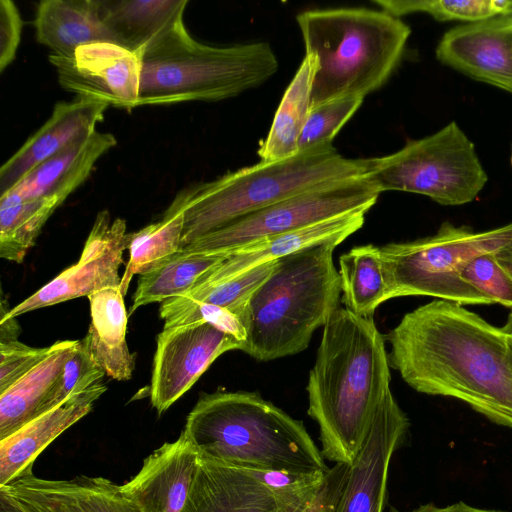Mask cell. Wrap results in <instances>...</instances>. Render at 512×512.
<instances>
[{"mask_svg": "<svg viewBox=\"0 0 512 512\" xmlns=\"http://www.w3.org/2000/svg\"><path fill=\"white\" fill-rule=\"evenodd\" d=\"M409 424L391 393L378 410L362 448L347 465L333 512H383L390 461Z\"/></svg>", "mask_w": 512, "mask_h": 512, "instance_id": "9a60e30c", "label": "cell"}, {"mask_svg": "<svg viewBox=\"0 0 512 512\" xmlns=\"http://www.w3.org/2000/svg\"><path fill=\"white\" fill-rule=\"evenodd\" d=\"M201 458L185 433L152 452L139 472L122 485L142 512H181Z\"/></svg>", "mask_w": 512, "mask_h": 512, "instance_id": "ffe728a7", "label": "cell"}, {"mask_svg": "<svg viewBox=\"0 0 512 512\" xmlns=\"http://www.w3.org/2000/svg\"><path fill=\"white\" fill-rule=\"evenodd\" d=\"M328 473L296 484L278 485L268 480L264 472L201 459L181 512H306L324 487Z\"/></svg>", "mask_w": 512, "mask_h": 512, "instance_id": "8fae6325", "label": "cell"}, {"mask_svg": "<svg viewBox=\"0 0 512 512\" xmlns=\"http://www.w3.org/2000/svg\"><path fill=\"white\" fill-rule=\"evenodd\" d=\"M63 203L56 197L22 199L12 192L0 196V257L23 262L43 226Z\"/></svg>", "mask_w": 512, "mask_h": 512, "instance_id": "4dcf8cb0", "label": "cell"}, {"mask_svg": "<svg viewBox=\"0 0 512 512\" xmlns=\"http://www.w3.org/2000/svg\"><path fill=\"white\" fill-rule=\"evenodd\" d=\"M106 389L104 382L100 381L76 392L0 440V486L31 471L39 454L61 433L91 412Z\"/></svg>", "mask_w": 512, "mask_h": 512, "instance_id": "7402d4cb", "label": "cell"}, {"mask_svg": "<svg viewBox=\"0 0 512 512\" xmlns=\"http://www.w3.org/2000/svg\"><path fill=\"white\" fill-rule=\"evenodd\" d=\"M0 492L22 512H142L122 485L103 477L50 480L31 470L0 486Z\"/></svg>", "mask_w": 512, "mask_h": 512, "instance_id": "ac0fdd59", "label": "cell"}, {"mask_svg": "<svg viewBox=\"0 0 512 512\" xmlns=\"http://www.w3.org/2000/svg\"><path fill=\"white\" fill-rule=\"evenodd\" d=\"M23 21L11 0H0V72L15 59L21 39Z\"/></svg>", "mask_w": 512, "mask_h": 512, "instance_id": "74e56055", "label": "cell"}, {"mask_svg": "<svg viewBox=\"0 0 512 512\" xmlns=\"http://www.w3.org/2000/svg\"><path fill=\"white\" fill-rule=\"evenodd\" d=\"M37 41L61 57H71L84 45L118 44L104 23L98 0H44L34 20Z\"/></svg>", "mask_w": 512, "mask_h": 512, "instance_id": "cb8c5ba5", "label": "cell"}, {"mask_svg": "<svg viewBox=\"0 0 512 512\" xmlns=\"http://www.w3.org/2000/svg\"><path fill=\"white\" fill-rule=\"evenodd\" d=\"M79 340L58 341L48 356L0 393V440L40 415L41 408Z\"/></svg>", "mask_w": 512, "mask_h": 512, "instance_id": "484cf974", "label": "cell"}, {"mask_svg": "<svg viewBox=\"0 0 512 512\" xmlns=\"http://www.w3.org/2000/svg\"><path fill=\"white\" fill-rule=\"evenodd\" d=\"M507 345H508L510 366H511V371H512V332L507 333Z\"/></svg>", "mask_w": 512, "mask_h": 512, "instance_id": "b9f144b4", "label": "cell"}, {"mask_svg": "<svg viewBox=\"0 0 512 512\" xmlns=\"http://www.w3.org/2000/svg\"><path fill=\"white\" fill-rule=\"evenodd\" d=\"M435 54L441 64L512 94V25L500 16L447 30Z\"/></svg>", "mask_w": 512, "mask_h": 512, "instance_id": "2e32d148", "label": "cell"}, {"mask_svg": "<svg viewBox=\"0 0 512 512\" xmlns=\"http://www.w3.org/2000/svg\"><path fill=\"white\" fill-rule=\"evenodd\" d=\"M242 343L206 322L177 325L158 334L150 384V401L163 414L182 397L223 353Z\"/></svg>", "mask_w": 512, "mask_h": 512, "instance_id": "4fadbf2b", "label": "cell"}, {"mask_svg": "<svg viewBox=\"0 0 512 512\" xmlns=\"http://www.w3.org/2000/svg\"><path fill=\"white\" fill-rule=\"evenodd\" d=\"M385 342L373 317L344 307L323 327L306 387L307 413L319 426L321 453L329 461L353 462L392 393Z\"/></svg>", "mask_w": 512, "mask_h": 512, "instance_id": "7a4b0ae2", "label": "cell"}, {"mask_svg": "<svg viewBox=\"0 0 512 512\" xmlns=\"http://www.w3.org/2000/svg\"><path fill=\"white\" fill-rule=\"evenodd\" d=\"M104 370L97 363L88 335L79 340L77 348L65 362L52 390L41 408L40 415L62 403L72 394L103 381Z\"/></svg>", "mask_w": 512, "mask_h": 512, "instance_id": "d6a6232c", "label": "cell"}, {"mask_svg": "<svg viewBox=\"0 0 512 512\" xmlns=\"http://www.w3.org/2000/svg\"><path fill=\"white\" fill-rule=\"evenodd\" d=\"M390 512H399L394 508L390 509ZM409 512H502V511H495V510H485V509H479L472 506H469L468 504L464 502H458L443 508L436 507L432 503H428L425 505H421L418 508L409 511Z\"/></svg>", "mask_w": 512, "mask_h": 512, "instance_id": "ab89813d", "label": "cell"}, {"mask_svg": "<svg viewBox=\"0 0 512 512\" xmlns=\"http://www.w3.org/2000/svg\"><path fill=\"white\" fill-rule=\"evenodd\" d=\"M368 211H351L238 248L228 253L222 263L204 274L196 284L216 283L236 277L307 247L327 242L340 244L363 226Z\"/></svg>", "mask_w": 512, "mask_h": 512, "instance_id": "44dd1931", "label": "cell"}, {"mask_svg": "<svg viewBox=\"0 0 512 512\" xmlns=\"http://www.w3.org/2000/svg\"><path fill=\"white\" fill-rule=\"evenodd\" d=\"M116 143L111 133L95 131L35 167L7 192L22 199L56 197L64 202Z\"/></svg>", "mask_w": 512, "mask_h": 512, "instance_id": "603a6c76", "label": "cell"}, {"mask_svg": "<svg viewBox=\"0 0 512 512\" xmlns=\"http://www.w3.org/2000/svg\"><path fill=\"white\" fill-rule=\"evenodd\" d=\"M346 469L347 465L344 464H335L330 468L324 487L306 512H333Z\"/></svg>", "mask_w": 512, "mask_h": 512, "instance_id": "f35d334b", "label": "cell"}, {"mask_svg": "<svg viewBox=\"0 0 512 512\" xmlns=\"http://www.w3.org/2000/svg\"><path fill=\"white\" fill-rule=\"evenodd\" d=\"M512 242V223L476 232L444 222L429 237L380 246L389 298L431 296L461 305L493 304L461 278L474 258Z\"/></svg>", "mask_w": 512, "mask_h": 512, "instance_id": "ba28073f", "label": "cell"}, {"mask_svg": "<svg viewBox=\"0 0 512 512\" xmlns=\"http://www.w3.org/2000/svg\"><path fill=\"white\" fill-rule=\"evenodd\" d=\"M318 60L306 54L286 88L271 128L257 150L262 162H275L299 153L298 142L312 106V89Z\"/></svg>", "mask_w": 512, "mask_h": 512, "instance_id": "4316f807", "label": "cell"}, {"mask_svg": "<svg viewBox=\"0 0 512 512\" xmlns=\"http://www.w3.org/2000/svg\"><path fill=\"white\" fill-rule=\"evenodd\" d=\"M51 351V346L30 347L18 340L0 342V393L30 372Z\"/></svg>", "mask_w": 512, "mask_h": 512, "instance_id": "d590c367", "label": "cell"}, {"mask_svg": "<svg viewBox=\"0 0 512 512\" xmlns=\"http://www.w3.org/2000/svg\"><path fill=\"white\" fill-rule=\"evenodd\" d=\"M184 208L183 190L159 221L129 233L130 256L120 283L123 295L126 294L134 275H142L157 268L182 250Z\"/></svg>", "mask_w": 512, "mask_h": 512, "instance_id": "83f0119b", "label": "cell"}, {"mask_svg": "<svg viewBox=\"0 0 512 512\" xmlns=\"http://www.w3.org/2000/svg\"><path fill=\"white\" fill-rule=\"evenodd\" d=\"M363 98L343 97L311 108L298 142V151L332 145V141L363 103Z\"/></svg>", "mask_w": 512, "mask_h": 512, "instance_id": "836d02e7", "label": "cell"}, {"mask_svg": "<svg viewBox=\"0 0 512 512\" xmlns=\"http://www.w3.org/2000/svg\"><path fill=\"white\" fill-rule=\"evenodd\" d=\"M128 241L125 220L112 219L107 210L100 211L79 260L6 313L2 311L1 318H17L106 288L120 287L119 268Z\"/></svg>", "mask_w": 512, "mask_h": 512, "instance_id": "7c38bea8", "label": "cell"}, {"mask_svg": "<svg viewBox=\"0 0 512 512\" xmlns=\"http://www.w3.org/2000/svg\"><path fill=\"white\" fill-rule=\"evenodd\" d=\"M505 332L507 333H510L512 332V310L508 316V319H507V322H506V325L504 327H502Z\"/></svg>", "mask_w": 512, "mask_h": 512, "instance_id": "7bdbcfd3", "label": "cell"}, {"mask_svg": "<svg viewBox=\"0 0 512 512\" xmlns=\"http://www.w3.org/2000/svg\"><path fill=\"white\" fill-rule=\"evenodd\" d=\"M338 245L307 247L276 261L247 303L241 351L271 361L308 347L313 333L339 308L341 281L333 262Z\"/></svg>", "mask_w": 512, "mask_h": 512, "instance_id": "5b68a950", "label": "cell"}, {"mask_svg": "<svg viewBox=\"0 0 512 512\" xmlns=\"http://www.w3.org/2000/svg\"><path fill=\"white\" fill-rule=\"evenodd\" d=\"M366 159L343 157L333 145L262 162L184 189L183 247L235 220L325 183L364 175Z\"/></svg>", "mask_w": 512, "mask_h": 512, "instance_id": "8992f818", "label": "cell"}, {"mask_svg": "<svg viewBox=\"0 0 512 512\" xmlns=\"http://www.w3.org/2000/svg\"><path fill=\"white\" fill-rule=\"evenodd\" d=\"M123 296L120 287L88 296L91 324L87 335L93 355L106 376L117 381L129 380L135 367V354L126 342L128 314Z\"/></svg>", "mask_w": 512, "mask_h": 512, "instance_id": "d4e9b609", "label": "cell"}, {"mask_svg": "<svg viewBox=\"0 0 512 512\" xmlns=\"http://www.w3.org/2000/svg\"><path fill=\"white\" fill-rule=\"evenodd\" d=\"M109 106L80 96L57 102L48 120L1 166V195L47 159L94 133Z\"/></svg>", "mask_w": 512, "mask_h": 512, "instance_id": "d6986e66", "label": "cell"}, {"mask_svg": "<svg viewBox=\"0 0 512 512\" xmlns=\"http://www.w3.org/2000/svg\"><path fill=\"white\" fill-rule=\"evenodd\" d=\"M500 18L503 21H505L506 23L512 25V10L509 13L505 14V15H501Z\"/></svg>", "mask_w": 512, "mask_h": 512, "instance_id": "ee69618b", "label": "cell"}, {"mask_svg": "<svg viewBox=\"0 0 512 512\" xmlns=\"http://www.w3.org/2000/svg\"><path fill=\"white\" fill-rule=\"evenodd\" d=\"M141 61L138 107L235 97L263 84L279 67L265 41L212 46L192 38Z\"/></svg>", "mask_w": 512, "mask_h": 512, "instance_id": "52a82bcc", "label": "cell"}, {"mask_svg": "<svg viewBox=\"0 0 512 512\" xmlns=\"http://www.w3.org/2000/svg\"><path fill=\"white\" fill-rule=\"evenodd\" d=\"M305 53L318 60L312 106L343 97L365 98L381 88L403 57L410 27L382 10L341 7L296 16Z\"/></svg>", "mask_w": 512, "mask_h": 512, "instance_id": "277c9868", "label": "cell"}, {"mask_svg": "<svg viewBox=\"0 0 512 512\" xmlns=\"http://www.w3.org/2000/svg\"><path fill=\"white\" fill-rule=\"evenodd\" d=\"M339 276L344 308L372 318L376 309L390 300L378 246L353 247L339 258Z\"/></svg>", "mask_w": 512, "mask_h": 512, "instance_id": "f1b7e54d", "label": "cell"}, {"mask_svg": "<svg viewBox=\"0 0 512 512\" xmlns=\"http://www.w3.org/2000/svg\"><path fill=\"white\" fill-rule=\"evenodd\" d=\"M364 177L380 194H421L444 206L474 201L488 181L474 143L455 121L392 154L366 159Z\"/></svg>", "mask_w": 512, "mask_h": 512, "instance_id": "9c48e42d", "label": "cell"}, {"mask_svg": "<svg viewBox=\"0 0 512 512\" xmlns=\"http://www.w3.org/2000/svg\"><path fill=\"white\" fill-rule=\"evenodd\" d=\"M382 11L400 18L425 13L440 22L474 23L505 15L512 10V0H373Z\"/></svg>", "mask_w": 512, "mask_h": 512, "instance_id": "1f68e13d", "label": "cell"}, {"mask_svg": "<svg viewBox=\"0 0 512 512\" xmlns=\"http://www.w3.org/2000/svg\"><path fill=\"white\" fill-rule=\"evenodd\" d=\"M384 336L390 368L414 390L459 399L512 427V371L502 327L436 299L406 313Z\"/></svg>", "mask_w": 512, "mask_h": 512, "instance_id": "6da1fadb", "label": "cell"}, {"mask_svg": "<svg viewBox=\"0 0 512 512\" xmlns=\"http://www.w3.org/2000/svg\"><path fill=\"white\" fill-rule=\"evenodd\" d=\"M379 195L364 175L331 181L235 220L182 249L227 255L263 238L351 211L370 210Z\"/></svg>", "mask_w": 512, "mask_h": 512, "instance_id": "30bf717a", "label": "cell"}, {"mask_svg": "<svg viewBox=\"0 0 512 512\" xmlns=\"http://www.w3.org/2000/svg\"><path fill=\"white\" fill-rule=\"evenodd\" d=\"M497 263L510 275L512 278V242L494 253Z\"/></svg>", "mask_w": 512, "mask_h": 512, "instance_id": "60d3db41", "label": "cell"}, {"mask_svg": "<svg viewBox=\"0 0 512 512\" xmlns=\"http://www.w3.org/2000/svg\"><path fill=\"white\" fill-rule=\"evenodd\" d=\"M494 253L482 254L471 260L461 271V278L494 303L512 310V278L497 263Z\"/></svg>", "mask_w": 512, "mask_h": 512, "instance_id": "e575fe53", "label": "cell"}, {"mask_svg": "<svg viewBox=\"0 0 512 512\" xmlns=\"http://www.w3.org/2000/svg\"><path fill=\"white\" fill-rule=\"evenodd\" d=\"M227 255L181 250L157 268L140 275L128 315L141 306L162 303L191 289Z\"/></svg>", "mask_w": 512, "mask_h": 512, "instance_id": "f546056e", "label": "cell"}, {"mask_svg": "<svg viewBox=\"0 0 512 512\" xmlns=\"http://www.w3.org/2000/svg\"><path fill=\"white\" fill-rule=\"evenodd\" d=\"M183 432L202 460L291 475L330 469L303 422L257 392L201 393Z\"/></svg>", "mask_w": 512, "mask_h": 512, "instance_id": "3957f363", "label": "cell"}, {"mask_svg": "<svg viewBox=\"0 0 512 512\" xmlns=\"http://www.w3.org/2000/svg\"><path fill=\"white\" fill-rule=\"evenodd\" d=\"M60 85L76 96L98 99L110 106L138 107L142 61L113 43L79 47L71 57L49 55Z\"/></svg>", "mask_w": 512, "mask_h": 512, "instance_id": "5bb4252c", "label": "cell"}, {"mask_svg": "<svg viewBox=\"0 0 512 512\" xmlns=\"http://www.w3.org/2000/svg\"><path fill=\"white\" fill-rule=\"evenodd\" d=\"M194 322L209 323L236 338L242 343V348L245 344L247 332L240 318L226 308L208 303L197 304L169 318L164 321V328Z\"/></svg>", "mask_w": 512, "mask_h": 512, "instance_id": "8d00e7d4", "label": "cell"}, {"mask_svg": "<svg viewBox=\"0 0 512 512\" xmlns=\"http://www.w3.org/2000/svg\"><path fill=\"white\" fill-rule=\"evenodd\" d=\"M187 0H98L100 15L118 44L142 59L192 39L184 25Z\"/></svg>", "mask_w": 512, "mask_h": 512, "instance_id": "e0dca14e", "label": "cell"}, {"mask_svg": "<svg viewBox=\"0 0 512 512\" xmlns=\"http://www.w3.org/2000/svg\"><path fill=\"white\" fill-rule=\"evenodd\" d=\"M510 163H511V166H512V153H511V157H510Z\"/></svg>", "mask_w": 512, "mask_h": 512, "instance_id": "f6af8a7d", "label": "cell"}]
</instances>
